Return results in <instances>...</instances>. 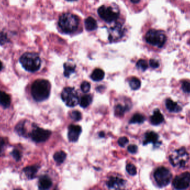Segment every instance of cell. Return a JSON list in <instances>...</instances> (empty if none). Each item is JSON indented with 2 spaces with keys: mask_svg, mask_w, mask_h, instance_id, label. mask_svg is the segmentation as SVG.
<instances>
[{
  "mask_svg": "<svg viewBox=\"0 0 190 190\" xmlns=\"http://www.w3.org/2000/svg\"><path fill=\"white\" fill-rule=\"evenodd\" d=\"M51 85L48 81L38 79L34 82L31 87V94L33 99L37 102L46 100L50 94Z\"/></svg>",
  "mask_w": 190,
  "mask_h": 190,
  "instance_id": "cell-1",
  "label": "cell"
},
{
  "mask_svg": "<svg viewBox=\"0 0 190 190\" xmlns=\"http://www.w3.org/2000/svg\"><path fill=\"white\" fill-rule=\"evenodd\" d=\"M79 20L78 16L70 13H65L60 16L58 25L63 31L67 34L74 33L78 29Z\"/></svg>",
  "mask_w": 190,
  "mask_h": 190,
  "instance_id": "cell-2",
  "label": "cell"
},
{
  "mask_svg": "<svg viewBox=\"0 0 190 190\" xmlns=\"http://www.w3.org/2000/svg\"><path fill=\"white\" fill-rule=\"evenodd\" d=\"M20 61L24 69L30 72H35L39 70L41 65L39 56L35 53H25L21 57Z\"/></svg>",
  "mask_w": 190,
  "mask_h": 190,
  "instance_id": "cell-3",
  "label": "cell"
},
{
  "mask_svg": "<svg viewBox=\"0 0 190 190\" xmlns=\"http://www.w3.org/2000/svg\"><path fill=\"white\" fill-rule=\"evenodd\" d=\"M145 39L148 44L158 48H162L167 41V37L164 32L155 29L149 30Z\"/></svg>",
  "mask_w": 190,
  "mask_h": 190,
  "instance_id": "cell-4",
  "label": "cell"
},
{
  "mask_svg": "<svg viewBox=\"0 0 190 190\" xmlns=\"http://www.w3.org/2000/svg\"><path fill=\"white\" fill-rule=\"evenodd\" d=\"M189 155L185 148L175 150L170 156V162L175 167L184 168L188 164Z\"/></svg>",
  "mask_w": 190,
  "mask_h": 190,
  "instance_id": "cell-5",
  "label": "cell"
},
{
  "mask_svg": "<svg viewBox=\"0 0 190 190\" xmlns=\"http://www.w3.org/2000/svg\"><path fill=\"white\" fill-rule=\"evenodd\" d=\"M154 178L158 185L160 187H163L170 183L172 178V174L168 168L161 167L155 171Z\"/></svg>",
  "mask_w": 190,
  "mask_h": 190,
  "instance_id": "cell-6",
  "label": "cell"
},
{
  "mask_svg": "<svg viewBox=\"0 0 190 190\" xmlns=\"http://www.w3.org/2000/svg\"><path fill=\"white\" fill-rule=\"evenodd\" d=\"M61 98L66 105L70 107H75L80 101L78 92L74 88L71 87H66L63 90Z\"/></svg>",
  "mask_w": 190,
  "mask_h": 190,
  "instance_id": "cell-7",
  "label": "cell"
},
{
  "mask_svg": "<svg viewBox=\"0 0 190 190\" xmlns=\"http://www.w3.org/2000/svg\"><path fill=\"white\" fill-rule=\"evenodd\" d=\"M98 13L100 18L107 23L115 21L119 16V13L114 11L111 7H106L105 6H102L98 8Z\"/></svg>",
  "mask_w": 190,
  "mask_h": 190,
  "instance_id": "cell-8",
  "label": "cell"
},
{
  "mask_svg": "<svg viewBox=\"0 0 190 190\" xmlns=\"http://www.w3.org/2000/svg\"><path fill=\"white\" fill-rule=\"evenodd\" d=\"M173 187L176 189H186L190 185V173L184 172L176 176L173 181Z\"/></svg>",
  "mask_w": 190,
  "mask_h": 190,
  "instance_id": "cell-9",
  "label": "cell"
},
{
  "mask_svg": "<svg viewBox=\"0 0 190 190\" xmlns=\"http://www.w3.org/2000/svg\"><path fill=\"white\" fill-rule=\"evenodd\" d=\"M51 135V132L50 130L36 128L32 130L30 136L33 140L36 142L40 143L46 141L49 138Z\"/></svg>",
  "mask_w": 190,
  "mask_h": 190,
  "instance_id": "cell-10",
  "label": "cell"
},
{
  "mask_svg": "<svg viewBox=\"0 0 190 190\" xmlns=\"http://www.w3.org/2000/svg\"><path fill=\"white\" fill-rule=\"evenodd\" d=\"M108 39L110 41H116L122 38L124 29L121 24H117L108 30Z\"/></svg>",
  "mask_w": 190,
  "mask_h": 190,
  "instance_id": "cell-11",
  "label": "cell"
},
{
  "mask_svg": "<svg viewBox=\"0 0 190 190\" xmlns=\"http://www.w3.org/2000/svg\"><path fill=\"white\" fill-rule=\"evenodd\" d=\"M82 132V129L80 125H70L68 127V138L70 142H75L78 140Z\"/></svg>",
  "mask_w": 190,
  "mask_h": 190,
  "instance_id": "cell-12",
  "label": "cell"
},
{
  "mask_svg": "<svg viewBox=\"0 0 190 190\" xmlns=\"http://www.w3.org/2000/svg\"><path fill=\"white\" fill-rule=\"evenodd\" d=\"M125 181L118 177H111L106 183L108 187L110 188H120L124 186Z\"/></svg>",
  "mask_w": 190,
  "mask_h": 190,
  "instance_id": "cell-13",
  "label": "cell"
},
{
  "mask_svg": "<svg viewBox=\"0 0 190 190\" xmlns=\"http://www.w3.org/2000/svg\"><path fill=\"white\" fill-rule=\"evenodd\" d=\"M52 185L51 179L48 176H43L39 180L38 187L41 190H48Z\"/></svg>",
  "mask_w": 190,
  "mask_h": 190,
  "instance_id": "cell-14",
  "label": "cell"
},
{
  "mask_svg": "<svg viewBox=\"0 0 190 190\" xmlns=\"http://www.w3.org/2000/svg\"><path fill=\"white\" fill-rule=\"evenodd\" d=\"M158 140V135L154 132H150L146 133L145 140H143V145H146L148 143H152L154 145H156Z\"/></svg>",
  "mask_w": 190,
  "mask_h": 190,
  "instance_id": "cell-15",
  "label": "cell"
},
{
  "mask_svg": "<svg viewBox=\"0 0 190 190\" xmlns=\"http://www.w3.org/2000/svg\"><path fill=\"white\" fill-rule=\"evenodd\" d=\"M150 121L153 125H158L164 121V117L160 110L156 109L150 118Z\"/></svg>",
  "mask_w": 190,
  "mask_h": 190,
  "instance_id": "cell-16",
  "label": "cell"
},
{
  "mask_svg": "<svg viewBox=\"0 0 190 190\" xmlns=\"http://www.w3.org/2000/svg\"><path fill=\"white\" fill-rule=\"evenodd\" d=\"M166 107L171 112H179L182 110V108L180 105H178L177 103L170 99H168L166 100Z\"/></svg>",
  "mask_w": 190,
  "mask_h": 190,
  "instance_id": "cell-17",
  "label": "cell"
},
{
  "mask_svg": "<svg viewBox=\"0 0 190 190\" xmlns=\"http://www.w3.org/2000/svg\"><path fill=\"white\" fill-rule=\"evenodd\" d=\"M39 167L37 166H28L27 167L25 168L23 171L25 172V175L30 179H32L35 177V176L38 172Z\"/></svg>",
  "mask_w": 190,
  "mask_h": 190,
  "instance_id": "cell-18",
  "label": "cell"
},
{
  "mask_svg": "<svg viewBox=\"0 0 190 190\" xmlns=\"http://www.w3.org/2000/svg\"><path fill=\"white\" fill-rule=\"evenodd\" d=\"M85 25L86 29L89 31L95 30L98 28L96 21L92 17H88L85 20Z\"/></svg>",
  "mask_w": 190,
  "mask_h": 190,
  "instance_id": "cell-19",
  "label": "cell"
},
{
  "mask_svg": "<svg viewBox=\"0 0 190 190\" xmlns=\"http://www.w3.org/2000/svg\"><path fill=\"white\" fill-rule=\"evenodd\" d=\"M11 104L10 95L2 91H0V104L4 108H8Z\"/></svg>",
  "mask_w": 190,
  "mask_h": 190,
  "instance_id": "cell-20",
  "label": "cell"
},
{
  "mask_svg": "<svg viewBox=\"0 0 190 190\" xmlns=\"http://www.w3.org/2000/svg\"><path fill=\"white\" fill-rule=\"evenodd\" d=\"M91 79L96 82H99L102 80L105 77V73L101 69H96L93 70L91 75Z\"/></svg>",
  "mask_w": 190,
  "mask_h": 190,
  "instance_id": "cell-21",
  "label": "cell"
},
{
  "mask_svg": "<svg viewBox=\"0 0 190 190\" xmlns=\"http://www.w3.org/2000/svg\"><path fill=\"white\" fill-rule=\"evenodd\" d=\"M92 97L90 94H87L83 96L81 98L80 101V106L82 108L88 107V105L92 103Z\"/></svg>",
  "mask_w": 190,
  "mask_h": 190,
  "instance_id": "cell-22",
  "label": "cell"
},
{
  "mask_svg": "<svg viewBox=\"0 0 190 190\" xmlns=\"http://www.w3.org/2000/svg\"><path fill=\"white\" fill-rule=\"evenodd\" d=\"M67 157L66 153L63 151H59L58 152L55 153L53 156V158L55 161L58 164H61L65 160L66 158Z\"/></svg>",
  "mask_w": 190,
  "mask_h": 190,
  "instance_id": "cell-23",
  "label": "cell"
},
{
  "mask_svg": "<svg viewBox=\"0 0 190 190\" xmlns=\"http://www.w3.org/2000/svg\"><path fill=\"white\" fill-rule=\"evenodd\" d=\"M145 120V117L143 115L141 114H135L133 116L132 118L130 120V124H134V123H142Z\"/></svg>",
  "mask_w": 190,
  "mask_h": 190,
  "instance_id": "cell-24",
  "label": "cell"
},
{
  "mask_svg": "<svg viewBox=\"0 0 190 190\" xmlns=\"http://www.w3.org/2000/svg\"><path fill=\"white\" fill-rule=\"evenodd\" d=\"M63 67L65 69L64 75L66 77L68 78L71 74L75 73V68H76L75 66H73L70 64H68L67 63H65L63 65Z\"/></svg>",
  "mask_w": 190,
  "mask_h": 190,
  "instance_id": "cell-25",
  "label": "cell"
},
{
  "mask_svg": "<svg viewBox=\"0 0 190 190\" xmlns=\"http://www.w3.org/2000/svg\"><path fill=\"white\" fill-rule=\"evenodd\" d=\"M128 109L127 107H124L120 104L116 105L115 108V115L118 117H122L124 115L126 111Z\"/></svg>",
  "mask_w": 190,
  "mask_h": 190,
  "instance_id": "cell-26",
  "label": "cell"
},
{
  "mask_svg": "<svg viewBox=\"0 0 190 190\" xmlns=\"http://www.w3.org/2000/svg\"><path fill=\"white\" fill-rule=\"evenodd\" d=\"M130 87L132 90H138L141 87V82L137 78H132L129 82Z\"/></svg>",
  "mask_w": 190,
  "mask_h": 190,
  "instance_id": "cell-27",
  "label": "cell"
},
{
  "mask_svg": "<svg viewBox=\"0 0 190 190\" xmlns=\"http://www.w3.org/2000/svg\"><path fill=\"white\" fill-rule=\"evenodd\" d=\"M136 66L140 70L145 71L148 68V63L146 62V60L140 59L138 61V63L136 64Z\"/></svg>",
  "mask_w": 190,
  "mask_h": 190,
  "instance_id": "cell-28",
  "label": "cell"
},
{
  "mask_svg": "<svg viewBox=\"0 0 190 190\" xmlns=\"http://www.w3.org/2000/svg\"><path fill=\"white\" fill-rule=\"evenodd\" d=\"M126 171L128 172V173L131 176H135L137 173V170L135 166L133 164H128V165L126 166Z\"/></svg>",
  "mask_w": 190,
  "mask_h": 190,
  "instance_id": "cell-29",
  "label": "cell"
},
{
  "mask_svg": "<svg viewBox=\"0 0 190 190\" xmlns=\"http://www.w3.org/2000/svg\"><path fill=\"white\" fill-rule=\"evenodd\" d=\"M70 117L73 120H76V121H78L81 119L82 118V115L81 113L78 110H74L70 114Z\"/></svg>",
  "mask_w": 190,
  "mask_h": 190,
  "instance_id": "cell-30",
  "label": "cell"
},
{
  "mask_svg": "<svg viewBox=\"0 0 190 190\" xmlns=\"http://www.w3.org/2000/svg\"><path fill=\"white\" fill-rule=\"evenodd\" d=\"M182 89L186 93H190V82L188 80H183L182 82Z\"/></svg>",
  "mask_w": 190,
  "mask_h": 190,
  "instance_id": "cell-31",
  "label": "cell"
},
{
  "mask_svg": "<svg viewBox=\"0 0 190 190\" xmlns=\"http://www.w3.org/2000/svg\"><path fill=\"white\" fill-rule=\"evenodd\" d=\"M91 85L88 82H83L81 85V89L83 93H88L90 90Z\"/></svg>",
  "mask_w": 190,
  "mask_h": 190,
  "instance_id": "cell-32",
  "label": "cell"
},
{
  "mask_svg": "<svg viewBox=\"0 0 190 190\" xmlns=\"http://www.w3.org/2000/svg\"><path fill=\"white\" fill-rule=\"evenodd\" d=\"M129 142L128 139V138L126 137H121L118 139V144L121 146V147H125V145H126L128 144V143Z\"/></svg>",
  "mask_w": 190,
  "mask_h": 190,
  "instance_id": "cell-33",
  "label": "cell"
},
{
  "mask_svg": "<svg viewBox=\"0 0 190 190\" xmlns=\"http://www.w3.org/2000/svg\"><path fill=\"white\" fill-rule=\"evenodd\" d=\"M8 42L7 35L5 33L0 32V45H3Z\"/></svg>",
  "mask_w": 190,
  "mask_h": 190,
  "instance_id": "cell-34",
  "label": "cell"
},
{
  "mask_svg": "<svg viewBox=\"0 0 190 190\" xmlns=\"http://www.w3.org/2000/svg\"><path fill=\"white\" fill-rule=\"evenodd\" d=\"M128 150L129 152L134 154L138 152V146L135 145H131L128 147Z\"/></svg>",
  "mask_w": 190,
  "mask_h": 190,
  "instance_id": "cell-35",
  "label": "cell"
},
{
  "mask_svg": "<svg viewBox=\"0 0 190 190\" xmlns=\"http://www.w3.org/2000/svg\"><path fill=\"white\" fill-rule=\"evenodd\" d=\"M150 65L151 66V67H152V68H158L159 67V63L158 62L157 60H155V59H151L150 60Z\"/></svg>",
  "mask_w": 190,
  "mask_h": 190,
  "instance_id": "cell-36",
  "label": "cell"
},
{
  "mask_svg": "<svg viewBox=\"0 0 190 190\" xmlns=\"http://www.w3.org/2000/svg\"><path fill=\"white\" fill-rule=\"evenodd\" d=\"M16 129H17L18 133H20L21 135H24V133L25 132L24 127H23V124H20L19 125H18Z\"/></svg>",
  "mask_w": 190,
  "mask_h": 190,
  "instance_id": "cell-37",
  "label": "cell"
},
{
  "mask_svg": "<svg viewBox=\"0 0 190 190\" xmlns=\"http://www.w3.org/2000/svg\"><path fill=\"white\" fill-rule=\"evenodd\" d=\"M12 156L16 160H19L21 158V154L20 152L17 150H15L12 152Z\"/></svg>",
  "mask_w": 190,
  "mask_h": 190,
  "instance_id": "cell-38",
  "label": "cell"
},
{
  "mask_svg": "<svg viewBox=\"0 0 190 190\" xmlns=\"http://www.w3.org/2000/svg\"><path fill=\"white\" fill-rule=\"evenodd\" d=\"M4 145H5V141H4L3 138L0 137V153L2 152L3 149L4 148Z\"/></svg>",
  "mask_w": 190,
  "mask_h": 190,
  "instance_id": "cell-39",
  "label": "cell"
},
{
  "mask_svg": "<svg viewBox=\"0 0 190 190\" xmlns=\"http://www.w3.org/2000/svg\"><path fill=\"white\" fill-rule=\"evenodd\" d=\"M131 1L133 3H138L140 1V0H131Z\"/></svg>",
  "mask_w": 190,
  "mask_h": 190,
  "instance_id": "cell-40",
  "label": "cell"
},
{
  "mask_svg": "<svg viewBox=\"0 0 190 190\" xmlns=\"http://www.w3.org/2000/svg\"><path fill=\"white\" fill-rule=\"evenodd\" d=\"M2 62L0 61V70H1V69H2Z\"/></svg>",
  "mask_w": 190,
  "mask_h": 190,
  "instance_id": "cell-41",
  "label": "cell"
},
{
  "mask_svg": "<svg viewBox=\"0 0 190 190\" xmlns=\"http://www.w3.org/2000/svg\"><path fill=\"white\" fill-rule=\"evenodd\" d=\"M100 136H101V137H103L104 136V133H103L101 132V133H100Z\"/></svg>",
  "mask_w": 190,
  "mask_h": 190,
  "instance_id": "cell-42",
  "label": "cell"
},
{
  "mask_svg": "<svg viewBox=\"0 0 190 190\" xmlns=\"http://www.w3.org/2000/svg\"><path fill=\"white\" fill-rule=\"evenodd\" d=\"M66 1H76V0H66Z\"/></svg>",
  "mask_w": 190,
  "mask_h": 190,
  "instance_id": "cell-43",
  "label": "cell"
}]
</instances>
